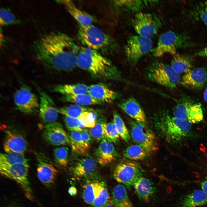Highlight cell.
<instances>
[{"instance_id":"cell-1","label":"cell","mask_w":207,"mask_h":207,"mask_svg":"<svg viewBox=\"0 0 207 207\" xmlns=\"http://www.w3.org/2000/svg\"><path fill=\"white\" fill-rule=\"evenodd\" d=\"M34 49L37 60L49 70L68 71L77 66L80 49L72 38L64 33L52 32L43 35Z\"/></svg>"},{"instance_id":"cell-2","label":"cell","mask_w":207,"mask_h":207,"mask_svg":"<svg viewBox=\"0 0 207 207\" xmlns=\"http://www.w3.org/2000/svg\"><path fill=\"white\" fill-rule=\"evenodd\" d=\"M77 65L96 78L114 80L121 78L119 71L109 60L99 52L85 47L79 49Z\"/></svg>"},{"instance_id":"cell-3","label":"cell","mask_w":207,"mask_h":207,"mask_svg":"<svg viewBox=\"0 0 207 207\" xmlns=\"http://www.w3.org/2000/svg\"><path fill=\"white\" fill-rule=\"evenodd\" d=\"M155 128L166 140L178 143L189 137L192 130V123L188 121L163 112L154 121Z\"/></svg>"},{"instance_id":"cell-4","label":"cell","mask_w":207,"mask_h":207,"mask_svg":"<svg viewBox=\"0 0 207 207\" xmlns=\"http://www.w3.org/2000/svg\"><path fill=\"white\" fill-rule=\"evenodd\" d=\"M77 35L81 43L85 47L99 52L113 53L118 49L115 41L109 35L92 25H79Z\"/></svg>"},{"instance_id":"cell-5","label":"cell","mask_w":207,"mask_h":207,"mask_svg":"<svg viewBox=\"0 0 207 207\" xmlns=\"http://www.w3.org/2000/svg\"><path fill=\"white\" fill-rule=\"evenodd\" d=\"M192 45L190 39L186 35L168 31L160 36L157 46L153 50V55L156 57L167 53L173 55L177 53L178 49L186 48Z\"/></svg>"},{"instance_id":"cell-6","label":"cell","mask_w":207,"mask_h":207,"mask_svg":"<svg viewBox=\"0 0 207 207\" xmlns=\"http://www.w3.org/2000/svg\"><path fill=\"white\" fill-rule=\"evenodd\" d=\"M148 78L152 81L170 89H173L180 83L179 74L170 65L156 61L150 66Z\"/></svg>"},{"instance_id":"cell-7","label":"cell","mask_w":207,"mask_h":207,"mask_svg":"<svg viewBox=\"0 0 207 207\" xmlns=\"http://www.w3.org/2000/svg\"><path fill=\"white\" fill-rule=\"evenodd\" d=\"M131 21L138 35L148 38L156 34L162 25L160 19L156 15L147 13H137Z\"/></svg>"},{"instance_id":"cell-8","label":"cell","mask_w":207,"mask_h":207,"mask_svg":"<svg viewBox=\"0 0 207 207\" xmlns=\"http://www.w3.org/2000/svg\"><path fill=\"white\" fill-rule=\"evenodd\" d=\"M153 42L150 38L138 35H132L127 40L124 53L127 60L131 64H136L140 58L152 49Z\"/></svg>"},{"instance_id":"cell-9","label":"cell","mask_w":207,"mask_h":207,"mask_svg":"<svg viewBox=\"0 0 207 207\" xmlns=\"http://www.w3.org/2000/svg\"><path fill=\"white\" fill-rule=\"evenodd\" d=\"M143 171L140 166L130 161H123L116 166L113 172L114 179L123 184L128 188L133 186L135 183L142 177Z\"/></svg>"},{"instance_id":"cell-10","label":"cell","mask_w":207,"mask_h":207,"mask_svg":"<svg viewBox=\"0 0 207 207\" xmlns=\"http://www.w3.org/2000/svg\"><path fill=\"white\" fill-rule=\"evenodd\" d=\"M29 168L28 164L13 165L0 164L1 173L18 183L24 191L28 197L31 199L32 192L28 177Z\"/></svg>"},{"instance_id":"cell-11","label":"cell","mask_w":207,"mask_h":207,"mask_svg":"<svg viewBox=\"0 0 207 207\" xmlns=\"http://www.w3.org/2000/svg\"><path fill=\"white\" fill-rule=\"evenodd\" d=\"M131 134L133 141L150 152L156 149V139L154 133L145 123L136 120L129 122Z\"/></svg>"},{"instance_id":"cell-12","label":"cell","mask_w":207,"mask_h":207,"mask_svg":"<svg viewBox=\"0 0 207 207\" xmlns=\"http://www.w3.org/2000/svg\"><path fill=\"white\" fill-rule=\"evenodd\" d=\"M14 99L16 109L22 112L32 114L39 108L36 95L26 86H22L16 92Z\"/></svg>"},{"instance_id":"cell-13","label":"cell","mask_w":207,"mask_h":207,"mask_svg":"<svg viewBox=\"0 0 207 207\" xmlns=\"http://www.w3.org/2000/svg\"><path fill=\"white\" fill-rule=\"evenodd\" d=\"M173 116L188 121L191 123H197L203 119L201 105L190 101H183L177 104L173 111Z\"/></svg>"},{"instance_id":"cell-14","label":"cell","mask_w":207,"mask_h":207,"mask_svg":"<svg viewBox=\"0 0 207 207\" xmlns=\"http://www.w3.org/2000/svg\"><path fill=\"white\" fill-rule=\"evenodd\" d=\"M42 135L44 140L50 145L59 146L70 144L69 135L59 122L46 124Z\"/></svg>"},{"instance_id":"cell-15","label":"cell","mask_w":207,"mask_h":207,"mask_svg":"<svg viewBox=\"0 0 207 207\" xmlns=\"http://www.w3.org/2000/svg\"><path fill=\"white\" fill-rule=\"evenodd\" d=\"M37 174L39 180L47 186L54 183L57 170L48 159L41 154H37Z\"/></svg>"},{"instance_id":"cell-16","label":"cell","mask_w":207,"mask_h":207,"mask_svg":"<svg viewBox=\"0 0 207 207\" xmlns=\"http://www.w3.org/2000/svg\"><path fill=\"white\" fill-rule=\"evenodd\" d=\"M39 116L46 124L55 122L59 113L52 99L43 91H40Z\"/></svg>"},{"instance_id":"cell-17","label":"cell","mask_w":207,"mask_h":207,"mask_svg":"<svg viewBox=\"0 0 207 207\" xmlns=\"http://www.w3.org/2000/svg\"><path fill=\"white\" fill-rule=\"evenodd\" d=\"M207 82V71L204 68L200 67L191 69L184 74L180 83L186 87L199 89L203 87Z\"/></svg>"},{"instance_id":"cell-18","label":"cell","mask_w":207,"mask_h":207,"mask_svg":"<svg viewBox=\"0 0 207 207\" xmlns=\"http://www.w3.org/2000/svg\"><path fill=\"white\" fill-rule=\"evenodd\" d=\"M95 161L89 158H82L78 160L70 168L71 175L77 178L92 177L96 170Z\"/></svg>"},{"instance_id":"cell-19","label":"cell","mask_w":207,"mask_h":207,"mask_svg":"<svg viewBox=\"0 0 207 207\" xmlns=\"http://www.w3.org/2000/svg\"><path fill=\"white\" fill-rule=\"evenodd\" d=\"M3 148L5 152H16L23 154L27 148L25 139L18 133L13 131H5Z\"/></svg>"},{"instance_id":"cell-20","label":"cell","mask_w":207,"mask_h":207,"mask_svg":"<svg viewBox=\"0 0 207 207\" xmlns=\"http://www.w3.org/2000/svg\"><path fill=\"white\" fill-rule=\"evenodd\" d=\"M120 108L135 120L147 123L145 113L138 102L133 97L125 99L118 104Z\"/></svg>"},{"instance_id":"cell-21","label":"cell","mask_w":207,"mask_h":207,"mask_svg":"<svg viewBox=\"0 0 207 207\" xmlns=\"http://www.w3.org/2000/svg\"><path fill=\"white\" fill-rule=\"evenodd\" d=\"M116 155L113 144L106 139L101 141L95 152L97 160L101 166H106L111 163L115 159Z\"/></svg>"},{"instance_id":"cell-22","label":"cell","mask_w":207,"mask_h":207,"mask_svg":"<svg viewBox=\"0 0 207 207\" xmlns=\"http://www.w3.org/2000/svg\"><path fill=\"white\" fill-rule=\"evenodd\" d=\"M88 93L96 99L103 103H110L119 97L118 93L102 84H97L89 86Z\"/></svg>"},{"instance_id":"cell-23","label":"cell","mask_w":207,"mask_h":207,"mask_svg":"<svg viewBox=\"0 0 207 207\" xmlns=\"http://www.w3.org/2000/svg\"><path fill=\"white\" fill-rule=\"evenodd\" d=\"M64 5L70 14L77 21L79 25L87 26L92 24L95 22L94 17L77 7L70 0L60 1Z\"/></svg>"},{"instance_id":"cell-24","label":"cell","mask_w":207,"mask_h":207,"mask_svg":"<svg viewBox=\"0 0 207 207\" xmlns=\"http://www.w3.org/2000/svg\"><path fill=\"white\" fill-rule=\"evenodd\" d=\"M133 186L136 194L143 201L149 202L154 195L155 188L152 182L147 178L142 177Z\"/></svg>"},{"instance_id":"cell-25","label":"cell","mask_w":207,"mask_h":207,"mask_svg":"<svg viewBox=\"0 0 207 207\" xmlns=\"http://www.w3.org/2000/svg\"><path fill=\"white\" fill-rule=\"evenodd\" d=\"M110 202L115 207H134L125 187L121 184L117 185L113 187Z\"/></svg>"},{"instance_id":"cell-26","label":"cell","mask_w":207,"mask_h":207,"mask_svg":"<svg viewBox=\"0 0 207 207\" xmlns=\"http://www.w3.org/2000/svg\"><path fill=\"white\" fill-rule=\"evenodd\" d=\"M182 207H197L207 205V195L202 190L197 189L185 196Z\"/></svg>"},{"instance_id":"cell-27","label":"cell","mask_w":207,"mask_h":207,"mask_svg":"<svg viewBox=\"0 0 207 207\" xmlns=\"http://www.w3.org/2000/svg\"><path fill=\"white\" fill-rule=\"evenodd\" d=\"M88 87L83 84H58L52 87L51 89L63 95H73L87 93Z\"/></svg>"},{"instance_id":"cell-28","label":"cell","mask_w":207,"mask_h":207,"mask_svg":"<svg viewBox=\"0 0 207 207\" xmlns=\"http://www.w3.org/2000/svg\"><path fill=\"white\" fill-rule=\"evenodd\" d=\"M170 66L179 74H185L192 69V62L188 56L176 53L172 55Z\"/></svg>"},{"instance_id":"cell-29","label":"cell","mask_w":207,"mask_h":207,"mask_svg":"<svg viewBox=\"0 0 207 207\" xmlns=\"http://www.w3.org/2000/svg\"><path fill=\"white\" fill-rule=\"evenodd\" d=\"M61 99L65 101L84 106L103 103L93 98L87 93L73 95H63Z\"/></svg>"},{"instance_id":"cell-30","label":"cell","mask_w":207,"mask_h":207,"mask_svg":"<svg viewBox=\"0 0 207 207\" xmlns=\"http://www.w3.org/2000/svg\"><path fill=\"white\" fill-rule=\"evenodd\" d=\"M93 111L91 108L75 104L63 107L59 110V113L65 116L76 119H80Z\"/></svg>"},{"instance_id":"cell-31","label":"cell","mask_w":207,"mask_h":207,"mask_svg":"<svg viewBox=\"0 0 207 207\" xmlns=\"http://www.w3.org/2000/svg\"><path fill=\"white\" fill-rule=\"evenodd\" d=\"M101 181L97 179L90 180L84 186L83 197L85 202L91 205L100 188Z\"/></svg>"},{"instance_id":"cell-32","label":"cell","mask_w":207,"mask_h":207,"mask_svg":"<svg viewBox=\"0 0 207 207\" xmlns=\"http://www.w3.org/2000/svg\"><path fill=\"white\" fill-rule=\"evenodd\" d=\"M150 153L143 147L136 144L128 146L123 152V155L128 159L137 161L145 159Z\"/></svg>"},{"instance_id":"cell-33","label":"cell","mask_w":207,"mask_h":207,"mask_svg":"<svg viewBox=\"0 0 207 207\" xmlns=\"http://www.w3.org/2000/svg\"><path fill=\"white\" fill-rule=\"evenodd\" d=\"M72 150L75 153L80 155L85 154L89 147L83 141L80 132H70L69 135Z\"/></svg>"},{"instance_id":"cell-34","label":"cell","mask_w":207,"mask_h":207,"mask_svg":"<svg viewBox=\"0 0 207 207\" xmlns=\"http://www.w3.org/2000/svg\"><path fill=\"white\" fill-rule=\"evenodd\" d=\"M20 164H28V160L24 154L16 152L1 153L0 164L13 165Z\"/></svg>"},{"instance_id":"cell-35","label":"cell","mask_w":207,"mask_h":207,"mask_svg":"<svg viewBox=\"0 0 207 207\" xmlns=\"http://www.w3.org/2000/svg\"><path fill=\"white\" fill-rule=\"evenodd\" d=\"M141 0H122L115 1L114 4L119 8L126 12L138 11L147 3Z\"/></svg>"},{"instance_id":"cell-36","label":"cell","mask_w":207,"mask_h":207,"mask_svg":"<svg viewBox=\"0 0 207 207\" xmlns=\"http://www.w3.org/2000/svg\"><path fill=\"white\" fill-rule=\"evenodd\" d=\"M110 198L105 184L101 181L100 187L92 204L94 207H103L110 202Z\"/></svg>"},{"instance_id":"cell-37","label":"cell","mask_w":207,"mask_h":207,"mask_svg":"<svg viewBox=\"0 0 207 207\" xmlns=\"http://www.w3.org/2000/svg\"><path fill=\"white\" fill-rule=\"evenodd\" d=\"M113 122L120 137L126 142L128 143L130 140L131 136L124 121L115 112H113Z\"/></svg>"},{"instance_id":"cell-38","label":"cell","mask_w":207,"mask_h":207,"mask_svg":"<svg viewBox=\"0 0 207 207\" xmlns=\"http://www.w3.org/2000/svg\"><path fill=\"white\" fill-rule=\"evenodd\" d=\"M53 155L56 162L63 167L67 166L68 163V149L62 146L56 147L53 150Z\"/></svg>"},{"instance_id":"cell-39","label":"cell","mask_w":207,"mask_h":207,"mask_svg":"<svg viewBox=\"0 0 207 207\" xmlns=\"http://www.w3.org/2000/svg\"><path fill=\"white\" fill-rule=\"evenodd\" d=\"M104 132L105 139L109 142L116 143L119 141L120 137L113 122L106 123Z\"/></svg>"},{"instance_id":"cell-40","label":"cell","mask_w":207,"mask_h":207,"mask_svg":"<svg viewBox=\"0 0 207 207\" xmlns=\"http://www.w3.org/2000/svg\"><path fill=\"white\" fill-rule=\"evenodd\" d=\"M106 124L102 120H96L95 125L89 130L91 136L97 141H101L105 139L104 128Z\"/></svg>"},{"instance_id":"cell-41","label":"cell","mask_w":207,"mask_h":207,"mask_svg":"<svg viewBox=\"0 0 207 207\" xmlns=\"http://www.w3.org/2000/svg\"><path fill=\"white\" fill-rule=\"evenodd\" d=\"M65 126L67 130L70 132H81L85 127L79 119L64 116V118Z\"/></svg>"},{"instance_id":"cell-42","label":"cell","mask_w":207,"mask_h":207,"mask_svg":"<svg viewBox=\"0 0 207 207\" xmlns=\"http://www.w3.org/2000/svg\"><path fill=\"white\" fill-rule=\"evenodd\" d=\"M0 23L2 26L18 23L19 21L9 9L2 8L0 9Z\"/></svg>"},{"instance_id":"cell-43","label":"cell","mask_w":207,"mask_h":207,"mask_svg":"<svg viewBox=\"0 0 207 207\" xmlns=\"http://www.w3.org/2000/svg\"><path fill=\"white\" fill-rule=\"evenodd\" d=\"M82 139L88 147H90V145L91 143V139L89 132L86 129H84L80 132Z\"/></svg>"},{"instance_id":"cell-44","label":"cell","mask_w":207,"mask_h":207,"mask_svg":"<svg viewBox=\"0 0 207 207\" xmlns=\"http://www.w3.org/2000/svg\"><path fill=\"white\" fill-rule=\"evenodd\" d=\"M204 7L201 13L200 17L203 22L207 26V1L205 2Z\"/></svg>"},{"instance_id":"cell-45","label":"cell","mask_w":207,"mask_h":207,"mask_svg":"<svg viewBox=\"0 0 207 207\" xmlns=\"http://www.w3.org/2000/svg\"><path fill=\"white\" fill-rule=\"evenodd\" d=\"M196 55L207 58V47H205L198 51L196 53Z\"/></svg>"},{"instance_id":"cell-46","label":"cell","mask_w":207,"mask_h":207,"mask_svg":"<svg viewBox=\"0 0 207 207\" xmlns=\"http://www.w3.org/2000/svg\"><path fill=\"white\" fill-rule=\"evenodd\" d=\"M77 191L76 189L74 186L70 187L68 190V193L71 196L75 195L77 193Z\"/></svg>"},{"instance_id":"cell-47","label":"cell","mask_w":207,"mask_h":207,"mask_svg":"<svg viewBox=\"0 0 207 207\" xmlns=\"http://www.w3.org/2000/svg\"><path fill=\"white\" fill-rule=\"evenodd\" d=\"M201 187L202 190L207 195V178L202 183Z\"/></svg>"},{"instance_id":"cell-48","label":"cell","mask_w":207,"mask_h":207,"mask_svg":"<svg viewBox=\"0 0 207 207\" xmlns=\"http://www.w3.org/2000/svg\"><path fill=\"white\" fill-rule=\"evenodd\" d=\"M204 98L205 101L207 103V85L204 92Z\"/></svg>"},{"instance_id":"cell-49","label":"cell","mask_w":207,"mask_h":207,"mask_svg":"<svg viewBox=\"0 0 207 207\" xmlns=\"http://www.w3.org/2000/svg\"><path fill=\"white\" fill-rule=\"evenodd\" d=\"M103 207H115L110 202L107 203Z\"/></svg>"}]
</instances>
